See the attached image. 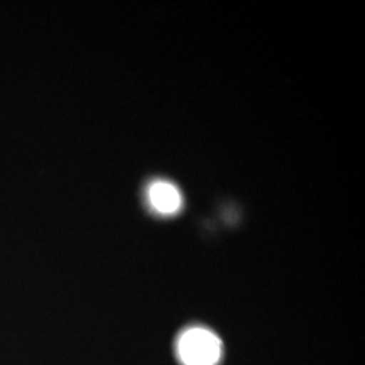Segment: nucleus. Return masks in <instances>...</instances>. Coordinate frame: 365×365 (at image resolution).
I'll return each mask as SVG.
<instances>
[{
  "label": "nucleus",
  "instance_id": "2",
  "mask_svg": "<svg viewBox=\"0 0 365 365\" xmlns=\"http://www.w3.org/2000/svg\"><path fill=\"white\" fill-rule=\"evenodd\" d=\"M146 202L152 211L158 215L170 217L182 209V195L180 190L168 180L157 179L146 187Z\"/></svg>",
  "mask_w": 365,
  "mask_h": 365
},
{
  "label": "nucleus",
  "instance_id": "1",
  "mask_svg": "<svg viewBox=\"0 0 365 365\" xmlns=\"http://www.w3.org/2000/svg\"><path fill=\"white\" fill-rule=\"evenodd\" d=\"M176 351L182 365H217L222 357V342L206 327H190L180 334Z\"/></svg>",
  "mask_w": 365,
  "mask_h": 365
}]
</instances>
